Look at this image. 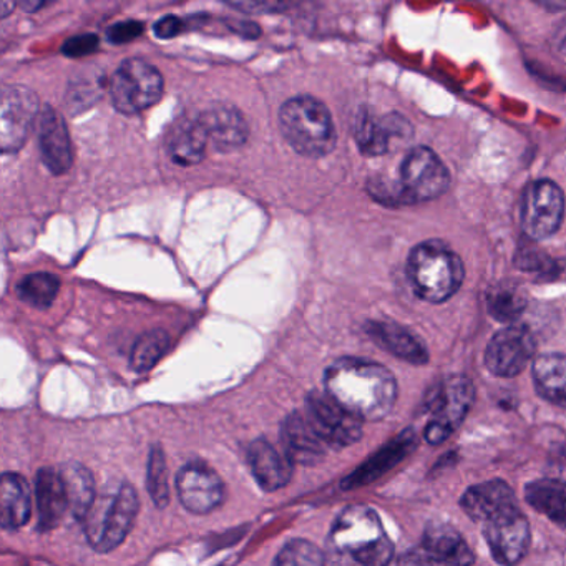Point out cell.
Here are the masks:
<instances>
[{
  "instance_id": "cell-3",
  "label": "cell",
  "mask_w": 566,
  "mask_h": 566,
  "mask_svg": "<svg viewBox=\"0 0 566 566\" xmlns=\"http://www.w3.org/2000/svg\"><path fill=\"white\" fill-rule=\"evenodd\" d=\"M463 263L459 254L439 240L420 243L410 251L407 276L417 296L427 303L449 301L463 283Z\"/></svg>"
},
{
  "instance_id": "cell-30",
  "label": "cell",
  "mask_w": 566,
  "mask_h": 566,
  "mask_svg": "<svg viewBox=\"0 0 566 566\" xmlns=\"http://www.w3.org/2000/svg\"><path fill=\"white\" fill-rule=\"evenodd\" d=\"M170 349V336L164 329L148 331L142 334L132 350V369L148 373Z\"/></svg>"
},
{
  "instance_id": "cell-39",
  "label": "cell",
  "mask_w": 566,
  "mask_h": 566,
  "mask_svg": "<svg viewBox=\"0 0 566 566\" xmlns=\"http://www.w3.org/2000/svg\"><path fill=\"white\" fill-rule=\"evenodd\" d=\"M390 566H437V563L422 548L403 553L399 558L394 559Z\"/></svg>"
},
{
  "instance_id": "cell-17",
  "label": "cell",
  "mask_w": 566,
  "mask_h": 566,
  "mask_svg": "<svg viewBox=\"0 0 566 566\" xmlns=\"http://www.w3.org/2000/svg\"><path fill=\"white\" fill-rule=\"evenodd\" d=\"M281 440L291 462L301 463V465H314L326 455V450L329 449L317 436L304 412H293L284 419Z\"/></svg>"
},
{
  "instance_id": "cell-10",
  "label": "cell",
  "mask_w": 566,
  "mask_h": 566,
  "mask_svg": "<svg viewBox=\"0 0 566 566\" xmlns=\"http://www.w3.org/2000/svg\"><path fill=\"white\" fill-rule=\"evenodd\" d=\"M482 525L490 552L500 565L515 566L525 558L530 546V525L518 503L493 513Z\"/></svg>"
},
{
  "instance_id": "cell-29",
  "label": "cell",
  "mask_w": 566,
  "mask_h": 566,
  "mask_svg": "<svg viewBox=\"0 0 566 566\" xmlns=\"http://www.w3.org/2000/svg\"><path fill=\"white\" fill-rule=\"evenodd\" d=\"M61 281L51 273H32L18 284V294L29 306L48 310L54 304Z\"/></svg>"
},
{
  "instance_id": "cell-11",
  "label": "cell",
  "mask_w": 566,
  "mask_h": 566,
  "mask_svg": "<svg viewBox=\"0 0 566 566\" xmlns=\"http://www.w3.org/2000/svg\"><path fill=\"white\" fill-rule=\"evenodd\" d=\"M304 413L327 447L343 449L353 446L363 437V420L343 409L326 392L313 390L306 397Z\"/></svg>"
},
{
  "instance_id": "cell-38",
  "label": "cell",
  "mask_w": 566,
  "mask_h": 566,
  "mask_svg": "<svg viewBox=\"0 0 566 566\" xmlns=\"http://www.w3.org/2000/svg\"><path fill=\"white\" fill-rule=\"evenodd\" d=\"M184 31L185 22L180 18H175V15H167V18L155 22L154 25L155 38L161 39V41H170V39L178 38Z\"/></svg>"
},
{
  "instance_id": "cell-36",
  "label": "cell",
  "mask_w": 566,
  "mask_h": 566,
  "mask_svg": "<svg viewBox=\"0 0 566 566\" xmlns=\"http://www.w3.org/2000/svg\"><path fill=\"white\" fill-rule=\"evenodd\" d=\"M145 25L144 22L138 21H124L118 24L112 25L107 31L108 42L112 44H128V42L135 41L144 34Z\"/></svg>"
},
{
  "instance_id": "cell-27",
  "label": "cell",
  "mask_w": 566,
  "mask_h": 566,
  "mask_svg": "<svg viewBox=\"0 0 566 566\" xmlns=\"http://www.w3.org/2000/svg\"><path fill=\"white\" fill-rule=\"evenodd\" d=\"M525 499L532 509L566 528V483L559 480L543 479L528 483Z\"/></svg>"
},
{
  "instance_id": "cell-4",
  "label": "cell",
  "mask_w": 566,
  "mask_h": 566,
  "mask_svg": "<svg viewBox=\"0 0 566 566\" xmlns=\"http://www.w3.org/2000/svg\"><path fill=\"white\" fill-rule=\"evenodd\" d=\"M280 128L287 144L303 157H326L336 147V128L329 108L311 95L284 102Z\"/></svg>"
},
{
  "instance_id": "cell-18",
  "label": "cell",
  "mask_w": 566,
  "mask_h": 566,
  "mask_svg": "<svg viewBox=\"0 0 566 566\" xmlns=\"http://www.w3.org/2000/svg\"><path fill=\"white\" fill-rule=\"evenodd\" d=\"M208 140L220 151L238 150L247 144L250 127L243 114L231 105H214L200 114Z\"/></svg>"
},
{
  "instance_id": "cell-24",
  "label": "cell",
  "mask_w": 566,
  "mask_h": 566,
  "mask_svg": "<svg viewBox=\"0 0 566 566\" xmlns=\"http://www.w3.org/2000/svg\"><path fill=\"white\" fill-rule=\"evenodd\" d=\"M460 505L470 518L483 523L493 513L500 512L506 506L516 505V500L515 493L510 489L509 483L503 482V480H490V482L470 486L463 493Z\"/></svg>"
},
{
  "instance_id": "cell-37",
  "label": "cell",
  "mask_w": 566,
  "mask_h": 566,
  "mask_svg": "<svg viewBox=\"0 0 566 566\" xmlns=\"http://www.w3.org/2000/svg\"><path fill=\"white\" fill-rule=\"evenodd\" d=\"M231 9L244 12V14H277V12L286 11L291 8L287 2H228Z\"/></svg>"
},
{
  "instance_id": "cell-26",
  "label": "cell",
  "mask_w": 566,
  "mask_h": 566,
  "mask_svg": "<svg viewBox=\"0 0 566 566\" xmlns=\"http://www.w3.org/2000/svg\"><path fill=\"white\" fill-rule=\"evenodd\" d=\"M536 392L553 406L566 409V356L543 354L533 363Z\"/></svg>"
},
{
  "instance_id": "cell-12",
  "label": "cell",
  "mask_w": 566,
  "mask_h": 566,
  "mask_svg": "<svg viewBox=\"0 0 566 566\" xmlns=\"http://www.w3.org/2000/svg\"><path fill=\"white\" fill-rule=\"evenodd\" d=\"M565 217V197L558 185L538 180L523 195L522 224L533 240H546L562 227Z\"/></svg>"
},
{
  "instance_id": "cell-34",
  "label": "cell",
  "mask_w": 566,
  "mask_h": 566,
  "mask_svg": "<svg viewBox=\"0 0 566 566\" xmlns=\"http://www.w3.org/2000/svg\"><path fill=\"white\" fill-rule=\"evenodd\" d=\"M326 553L319 546L307 539L296 538L283 546L273 566H326Z\"/></svg>"
},
{
  "instance_id": "cell-5",
  "label": "cell",
  "mask_w": 566,
  "mask_h": 566,
  "mask_svg": "<svg viewBox=\"0 0 566 566\" xmlns=\"http://www.w3.org/2000/svg\"><path fill=\"white\" fill-rule=\"evenodd\" d=\"M138 493L130 483L104 490L84 518L85 535L98 553L114 552L127 538L137 518Z\"/></svg>"
},
{
  "instance_id": "cell-33",
  "label": "cell",
  "mask_w": 566,
  "mask_h": 566,
  "mask_svg": "<svg viewBox=\"0 0 566 566\" xmlns=\"http://www.w3.org/2000/svg\"><path fill=\"white\" fill-rule=\"evenodd\" d=\"M416 442V436H413L412 430H407L396 442L389 443V447L384 449L380 455L374 457L373 462H370L367 469H364V472H357L356 480H359V476H363V480L376 479L377 475L384 473V470L396 465L399 460H402V457L412 452ZM356 480H354V482H356Z\"/></svg>"
},
{
  "instance_id": "cell-13",
  "label": "cell",
  "mask_w": 566,
  "mask_h": 566,
  "mask_svg": "<svg viewBox=\"0 0 566 566\" xmlns=\"http://www.w3.org/2000/svg\"><path fill=\"white\" fill-rule=\"evenodd\" d=\"M535 337L523 326L499 331L485 350V366L493 376L515 377L535 356Z\"/></svg>"
},
{
  "instance_id": "cell-23",
  "label": "cell",
  "mask_w": 566,
  "mask_h": 566,
  "mask_svg": "<svg viewBox=\"0 0 566 566\" xmlns=\"http://www.w3.org/2000/svg\"><path fill=\"white\" fill-rule=\"evenodd\" d=\"M32 513L31 486L24 476L6 472L0 480V523L4 530H19Z\"/></svg>"
},
{
  "instance_id": "cell-2",
  "label": "cell",
  "mask_w": 566,
  "mask_h": 566,
  "mask_svg": "<svg viewBox=\"0 0 566 566\" xmlns=\"http://www.w3.org/2000/svg\"><path fill=\"white\" fill-rule=\"evenodd\" d=\"M394 543L376 510L350 505L334 520L327 536V558L334 566H390Z\"/></svg>"
},
{
  "instance_id": "cell-9",
  "label": "cell",
  "mask_w": 566,
  "mask_h": 566,
  "mask_svg": "<svg viewBox=\"0 0 566 566\" xmlns=\"http://www.w3.org/2000/svg\"><path fill=\"white\" fill-rule=\"evenodd\" d=\"M41 115L38 95L24 85H4L0 104V147L14 154L24 147Z\"/></svg>"
},
{
  "instance_id": "cell-32",
  "label": "cell",
  "mask_w": 566,
  "mask_h": 566,
  "mask_svg": "<svg viewBox=\"0 0 566 566\" xmlns=\"http://www.w3.org/2000/svg\"><path fill=\"white\" fill-rule=\"evenodd\" d=\"M147 470L148 493L155 505L164 509L170 502V485H168L167 457L158 443L151 447Z\"/></svg>"
},
{
  "instance_id": "cell-8",
  "label": "cell",
  "mask_w": 566,
  "mask_h": 566,
  "mask_svg": "<svg viewBox=\"0 0 566 566\" xmlns=\"http://www.w3.org/2000/svg\"><path fill=\"white\" fill-rule=\"evenodd\" d=\"M449 185V170L430 148H412L400 165L399 198L402 200H436L446 193Z\"/></svg>"
},
{
  "instance_id": "cell-28",
  "label": "cell",
  "mask_w": 566,
  "mask_h": 566,
  "mask_svg": "<svg viewBox=\"0 0 566 566\" xmlns=\"http://www.w3.org/2000/svg\"><path fill=\"white\" fill-rule=\"evenodd\" d=\"M59 472L67 490L69 510L74 518L84 520L97 499L91 470L85 469L81 463L71 462L62 465Z\"/></svg>"
},
{
  "instance_id": "cell-21",
  "label": "cell",
  "mask_w": 566,
  "mask_h": 566,
  "mask_svg": "<svg viewBox=\"0 0 566 566\" xmlns=\"http://www.w3.org/2000/svg\"><path fill=\"white\" fill-rule=\"evenodd\" d=\"M422 548L427 555L443 566H472V548L449 523H429L423 532Z\"/></svg>"
},
{
  "instance_id": "cell-31",
  "label": "cell",
  "mask_w": 566,
  "mask_h": 566,
  "mask_svg": "<svg viewBox=\"0 0 566 566\" xmlns=\"http://www.w3.org/2000/svg\"><path fill=\"white\" fill-rule=\"evenodd\" d=\"M486 304H489L490 314L496 321L509 323L523 313L526 300L522 291L513 284H496L495 290L490 291L486 296Z\"/></svg>"
},
{
  "instance_id": "cell-6",
  "label": "cell",
  "mask_w": 566,
  "mask_h": 566,
  "mask_svg": "<svg viewBox=\"0 0 566 566\" xmlns=\"http://www.w3.org/2000/svg\"><path fill=\"white\" fill-rule=\"evenodd\" d=\"M473 396L472 380L459 374L443 377L430 387L423 402L430 412L426 427V440L430 446H440L455 432L472 407Z\"/></svg>"
},
{
  "instance_id": "cell-1",
  "label": "cell",
  "mask_w": 566,
  "mask_h": 566,
  "mask_svg": "<svg viewBox=\"0 0 566 566\" xmlns=\"http://www.w3.org/2000/svg\"><path fill=\"white\" fill-rule=\"evenodd\" d=\"M324 392L360 420L389 416L397 399L394 374L382 364L343 357L324 373Z\"/></svg>"
},
{
  "instance_id": "cell-35",
  "label": "cell",
  "mask_w": 566,
  "mask_h": 566,
  "mask_svg": "<svg viewBox=\"0 0 566 566\" xmlns=\"http://www.w3.org/2000/svg\"><path fill=\"white\" fill-rule=\"evenodd\" d=\"M98 45H101V41H98L95 34L75 35V38L69 39V41H65V44L62 45V54H64L65 57L81 59L85 57V55L94 54Z\"/></svg>"
},
{
  "instance_id": "cell-15",
  "label": "cell",
  "mask_w": 566,
  "mask_h": 566,
  "mask_svg": "<svg viewBox=\"0 0 566 566\" xmlns=\"http://www.w3.org/2000/svg\"><path fill=\"white\" fill-rule=\"evenodd\" d=\"M38 122L42 161L51 174H67L74 164V151L64 117L51 105H45Z\"/></svg>"
},
{
  "instance_id": "cell-22",
  "label": "cell",
  "mask_w": 566,
  "mask_h": 566,
  "mask_svg": "<svg viewBox=\"0 0 566 566\" xmlns=\"http://www.w3.org/2000/svg\"><path fill=\"white\" fill-rule=\"evenodd\" d=\"M210 144L200 115L185 117L175 122L167 134V151L171 161L181 167H193L203 161L207 147Z\"/></svg>"
},
{
  "instance_id": "cell-16",
  "label": "cell",
  "mask_w": 566,
  "mask_h": 566,
  "mask_svg": "<svg viewBox=\"0 0 566 566\" xmlns=\"http://www.w3.org/2000/svg\"><path fill=\"white\" fill-rule=\"evenodd\" d=\"M406 135H410V127L406 118L399 115L377 117L369 108H360L354 122V137L367 157L387 154L390 140L396 137L406 138Z\"/></svg>"
},
{
  "instance_id": "cell-25",
  "label": "cell",
  "mask_w": 566,
  "mask_h": 566,
  "mask_svg": "<svg viewBox=\"0 0 566 566\" xmlns=\"http://www.w3.org/2000/svg\"><path fill=\"white\" fill-rule=\"evenodd\" d=\"M367 334L379 344L382 349L407 363L422 366L429 360V353L419 337L394 323H369Z\"/></svg>"
},
{
  "instance_id": "cell-7",
  "label": "cell",
  "mask_w": 566,
  "mask_h": 566,
  "mask_svg": "<svg viewBox=\"0 0 566 566\" xmlns=\"http://www.w3.org/2000/svg\"><path fill=\"white\" fill-rule=\"evenodd\" d=\"M108 94L120 114H142L160 101L164 95V77L148 62L127 59L108 81Z\"/></svg>"
},
{
  "instance_id": "cell-40",
  "label": "cell",
  "mask_w": 566,
  "mask_h": 566,
  "mask_svg": "<svg viewBox=\"0 0 566 566\" xmlns=\"http://www.w3.org/2000/svg\"><path fill=\"white\" fill-rule=\"evenodd\" d=\"M14 8V2H9V0H4V2L0 4V14H2V18H8V15L11 14L12 9Z\"/></svg>"
},
{
  "instance_id": "cell-20",
  "label": "cell",
  "mask_w": 566,
  "mask_h": 566,
  "mask_svg": "<svg viewBox=\"0 0 566 566\" xmlns=\"http://www.w3.org/2000/svg\"><path fill=\"white\" fill-rule=\"evenodd\" d=\"M35 496H38L39 530L49 532L57 528L69 510L67 490L61 472L45 467L35 476Z\"/></svg>"
},
{
  "instance_id": "cell-19",
  "label": "cell",
  "mask_w": 566,
  "mask_h": 566,
  "mask_svg": "<svg viewBox=\"0 0 566 566\" xmlns=\"http://www.w3.org/2000/svg\"><path fill=\"white\" fill-rule=\"evenodd\" d=\"M248 463L258 485L266 492L283 489L293 476V462L266 439H258L248 449Z\"/></svg>"
},
{
  "instance_id": "cell-14",
  "label": "cell",
  "mask_w": 566,
  "mask_h": 566,
  "mask_svg": "<svg viewBox=\"0 0 566 566\" xmlns=\"http://www.w3.org/2000/svg\"><path fill=\"white\" fill-rule=\"evenodd\" d=\"M177 493L188 512L207 515L223 503V480L207 463L190 462L177 473Z\"/></svg>"
}]
</instances>
